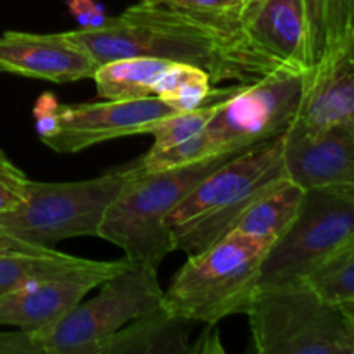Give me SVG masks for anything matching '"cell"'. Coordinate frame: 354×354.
I'll return each mask as SVG.
<instances>
[{"label": "cell", "instance_id": "1", "mask_svg": "<svg viewBox=\"0 0 354 354\" xmlns=\"http://www.w3.org/2000/svg\"><path fill=\"white\" fill-rule=\"evenodd\" d=\"M66 37L95 64L124 57L183 62L207 73L211 83H252L277 68L252 50L242 35L228 33L185 12L140 0L99 28H78Z\"/></svg>", "mask_w": 354, "mask_h": 354}, {"label": "cell", "instance_id": "2", "mask_svg": "<svg viewBox=\"0 0 354 354\" xmlns=\"http://www.w3.org/2000/svg\"><path fill=\"white\" fill-rule=\"evenodd\" d=\"M244 151L248 149L221 152L159 171L140 168L107 207L99 237L123 249L128 261L158 268L162 259L175 251L171 230L165 223L168 214L207 175Z\"/></svg>", "mask_w": 354, "mask_h": 354}, {"label": "cell", "instance_id": "3", "mask_svg": "<svg viewBox=\"0 0 354 354\" xmlns=\"http://www.w3.org/2000/svg\"><path fill=\"white\" fill-rule=\"evenodd\" d=\"M272 245L270 239L230 232L209 248L189 254L162 292L161 306L175 317L204 325L245 315Z\"/></svg>", "mask_w": 354, "mask_h": 354}, {"label": "cell", "instance_id": "4", "mask_svg": "<svg viewBox=\"0 0 354 354\" xmlns=\"http://www.w3.org/2000/svg\"><path fill=\"white\" fill-rule=\"evenodd\" d=\"M261 354H354V322L344 304L325 301L304 277L259 286L248 310Z\"/></svg>", "mask_w": 354, "mask_h": 354}, {"label": "cell", "instance_id": "5", "mask_svg": "<svg viewBox=\"0 0 354 354\" xmlns=\"http://www.w3.org/2000/svg\"><path fill=\"white\" fill-rule=\"evenodd\" d=\"M140 171L131 162L97 178L66 183H28L24 203L0 213V232L30 244L52 248L69 237L97 235L107 207Z\"/></svg>", "mask_w": 354, "mask_h": 354}, {"label": "cell", "instance_id": "6", "mask_svg": "<svg viewBox=\"0 0 354 354\" xmlns=\"http://www.w3.org/2000/svg\"><path fill=\"white\" fill-rule=\"evenodd\" d=\"M162 292L156 266L130 261L93 299L76 304L48 330L30 332L35 354H99L120 328L161 306Z\"/></svg>", "mask_w": 354, "mask_h": 354}, {"label": "cell", "instance_id": "7", "mask_svg": "<svg viewBox=\"0 0 354 354\" xmlns=\"http://www.w3.org/2000/svg\"><path fill=\"white\" fill-rule=\"evenodd\" d=\"M310 68L280 64L223 99L199 131L204 156L241 151L282 135L296 120Z\"/></svg>", "mask_w": 354, "mask_h": 354}, {"label": "cell", "instance_id": "8", "mask_svg": "<svg viewBox=\"0 0 354 354\" xmlns=\"http://www.w3.org/2000/svg\"><path fill=\"white\" fill-rule=\"evenodd\" d=\"M351 234L354 189L304 190L292 225L266 252L259 286L304 277Z\"/></svg>", "mask_w": 354, "mask_h": 354}, {"label": "cell", "instance_id": "9", "mask_svg": "<svg viewBox=\"0 0 354 354\" xmlns=\"http://www.w3.org/2000/svg\"><path fill=\"white\" fill-rule=\"evenodd\" d=\"M283 133L248 149L207 175L166 218V227L223 209L263 187L286 178Z\"/></svg>", "mask_w": 354, "mask_h": 354}, {"label": "cell", "instance_id": "10", "mask_svg": "<svg viewBox=\"0 0 354 354\" xmlns=\"http://www.w3.org/2000/svg\"><path fill=\"white\" fill-rule=\"evenodd\" d=\"M175 113L178 111L158 95L135 100L61 106L59 130L41 142L52 151L73 154L113 138L149 133V128L156 121Z\"/></svg>", "mask_w": 354, "mask_h": 354}, {"label": "cell", "instance_id": "11", "mask_svg": "<svg viewBox=\"0 0 354 354\" xmlns=\"http://www.w3.org/2000/svg\"><path fill=\"white\" fill-rule=\"evenodd\" d=\"M120 261H92L86 268L54 279L37 280L0 296V325L44 332L62 320L90 290L128 266Z\"/></svg>", "mask_w": 354, "mask_h": 354}, {"label": "cell", "instance_id": "12", "mask_svg": "<svg viewBox=\"0 0 354 354\" xmlns=\"http://www.w3.org/2000/svg\"><path fill=\"white\" fill-rule=\"evenodd\" d=\"M292 124L310 131L332 127L354 131V26L330 41L310 68Z\"/></svg>", "mask_w": 354, "mask_h": 354}, {"label": "cell", "instance_id": "13", "mask_svg": "<svg viewBox=\"0 0 354 354\" xmlns=\"http://www.w3.org/2000/svg\"><path fill=\"white\" fill-rule=\"evenodd\" d=\"M287 176L301 189H354V131L332 127L283 131Z\"/></svg>", "mask_w": 354, "mask_h": 354}, {"label": "cell", "instance_id": "14", "mask_svg": "<svg viewBox=\"0 0 354 354\" xmlns=\"http://www.w3.org/2000/svg\"><path fill=\"white\" fill-rule=\"evenodd\" d=\"M241 33L273 64L311 68L304 0H251L241 10Z\"/></svg>", "mask_w": 354, "mask_h": 354}, {"label": "cell", "instance_id": "15", "mask_svg": "<svg viewBox=\"0 0 354 354\" xmlns=\"http://www.w3.org/2000/svg\"><path fill=\"white\" fill-rule=\"evenodd\" d=\"M95 68L92 55L69 40L66 33L6 31L0 37L2 71L52 83H69L92 78Z\"/></svg>", "mask_w": 354, "mask_h": 354}, {"label": "cell", "instance_id": "16", "mask_svg": "<svg viewBox=\"0 0 354 354\" xmlns=\"http://www.w3.org/2000/svg\"><path fill=\"white\" fill-rule=\"evenodd\" d=\"M196 322L175 317L162 306L135 318L111 335L99 354H183L194 353L189 334Z\"/></svg>", "mask_w": 354, "mask_h": 354}, {"label": "cell", "instance_id": "17", "mask_svg": "<svg viewBox=\"0 0 354 354\" xmlns=\"http://www.w3.org/2000/svg\"><path fill=\"white\" fill-rule=\"evenodd\" d=\"M304 189L294 183L289 176L266 187L235 220L230 232L256 235V237L279 241L292 225Z\"/></svg>", "mask_w": 354, "mask_h": 354}, {"label": "cell", "instance_id": "18", "mask_svg": "<svg viewBox=\"0 0 354 354\" xmlns=\"http://www.w3.org/2000/svg\"><path fill=\"white\" fill-rule=\"evenodd\" d=\"M169 64V61L154 57L114 59L97 66L92 78L100 99H144L152 95L156 82Z\"/></svg>", "mask_w": 354, "mask_h": 354}, {"label": "cell", "instance_id": "19", "mask_svg": "<svg viewBox=\"0 0 354 354\" xmlns=\"http://www.w3.org/2000/svg\"><path fill=\"white\" fill-rule=\"evenodd\" d=\"M93 259L76 258L50 249L44 254L6 252L0 254V296L37 280L54 279L86 268Z\"/></svg>", "mask_w": 354, "mask_h": 354}, {"label": "cell", "instance_id": "20", "mask_svg": "<svg viewBox=\"0 0 354 354\" xmlns=\"http://www.w3.org/2000/svg\"><path fill=\"white\" fill-rule=\"evenodd\" d=\"M214 93L216 90L211 88L209 75L196 66L183 64V62H171L159 76L154 90H152V95L161 97L178 113L197 109L204 104H209V99Z\"/></svg>", "mask_w": 354, "mask_h": 354}, {"label": "cell", "instance_id": "21", "mask_svg": "<svg viewBox=\"0 0 354 354\" xmlns=\"http://www.w3.org/2000/svg\"><path fill=\"white\" fill-rule=\"evenodd\" d=\"M306 282L330 303L354 301V234L304 275Z\"/></svg>", "mask_w": 354, "mask_h": 354}, {"label": "cell", "instance_id": "22", "mask_svg": "<svg viewBox=\"0 0 354 354\" xmlns=\"http://www.w3.org/2000/svg\"><path fill=\"white\" fill-rule=\"evenodd\" d=\"M304 7L310 66H313L332 40L354 26V0H304Z\"/></svg>", "mask_w": 354, "mask_h": 354}, {"label": "cell", "instance_id": "23", "mask_svg": "<svg viewBox=\"0 0 354 354\" xmlns=\"http://www.w3.org/2000/svg\"><path fill=\"white\" fill-rule=\"evenodd\" d=\"M221 100L223 99L213 100V102L204 104V106L192 111H180V113L156 121L149 128V133L154 137L152 151H162V149L173 147V145L182 144V142L189 140L190 137L199 133L209 123Z\"/></svg>", "mask_w": 354, "mask_h": 354}, {"label": "cell", "instance_id": "24", "mask_svg": "<svg viewBox=\"0 0 354 354\" xmlns=\"http://www.w3.org/2000/svg\"><path fill=\"white\" fill-rule=\"evenodd\" d=\"M197 17L228 33H241V3L235 0H147Z\"/></svg>", "mask_w": 354, "mask_h": 354}, {"label": "cell", "instance_id": "25", "mask_svg": "<svg viewBox=\"0 0 354 354\" xmlns=\"http://www.w3.org/2000/svg\"><path fill=\"white\" fill-rule=\"evenodd\" d=\"M28 183L21 169H17L9 159L0 161V213L10 211L24 203L28 196Z\"/></svg>", "mask_w": 354, "mask_h": 354}, {"label": "cell", "instance_id": "26", "mask_svg": "<svg viewBox=\"0 0 354 354\" xmlns=\"http://www.w3.org/2000/svg\"><path fill=\"white\" fill-rule=\"evenodd\" d=\"M59 111H61V104L50 92L41 93L37 99L33 107V118L35 130H37L40 140L50 137L59 130V121H61L59 120Z\"/></svg>", "mask_w": 354, "mask_h": 354}, {"label": "cell", "instance_id": "27", "mask_svg": "<svg viewBox=\"0 0 354 354\" xmlns=\"http://www.w3.org/2000/svg\"><path fill=\"white\" fill-rule=\"evenodd\" d=\"M66 6L78 21L80 28H99L109 17L104 7L95 0H68Z\"/></svg>", "mask_w": 354, "mask_h": 354}, {"label": "cell", "instance_id": "28", "mask_svg": "<svg viewBox=\"0 0 354 354\" xmlns=\"http://www.w3.org/2000/svg\"><path fill=\"white\" fill-rule=\"evenodd\" d=\"M54 248H41V245L30 244L26 241H21V239L14 237V235L2 234L0 232V254H6V252H24V254H44L48 252Z\"/></svg>", "mask_w": 354, "mask_h": 354}, {"label": "cell", "instance_id": "29", "mask_svg": "<svg viewBox=\"0 0 354 354\" xmlns=\"http://www.w3.org/2000/svg\"><path fill=\"white\" fill-rule=\"evenodd\" d=\"M342 304H344V308L348 310V313L351 315V318L354 322V301H351V303H342Z\"/></svg>", "mask_w": 354, "mask_h": 354}, {"label": "cell", "instance_id": "30", "mask_svg": "<svg viewBox=\"0 0 354 354\" xmlns=\"http://www.w3.org/2000/svg\"><path fill=\"white\" fill-rule=\"evenodd\" d=\"M235 2L241 3V6H245V3H249V2H251V0H235Z\"/></svg>", "mask_w": 354, "mask_h": 354}, {"label": "cell", "instance_id": "31", "mask_svg": "<svg viewBox=\"0 0 354 354\" xmlns=\"http://www.w3.org/2000/svg\"><path fill=\"white\" fill-rule=\"evenodd\" d=\"M3 159H7V158L3 156V152H0V161H3Z\"/></svg>", "mask_w": 354, "mask_h": 354}, {"label": "cell", "instance_id": "32", "mask_svg": "<svg viewBox=\"0 0 354 354\" xmlns=\"http://www.w3.org/2000/svg\"><path fill=\"white\" fill-rule=\"evenodd\" d=\"M0 73H2V69H0Z\"/></svg>", "mask_w": 354, "mask_h": 354}]
</instances>
